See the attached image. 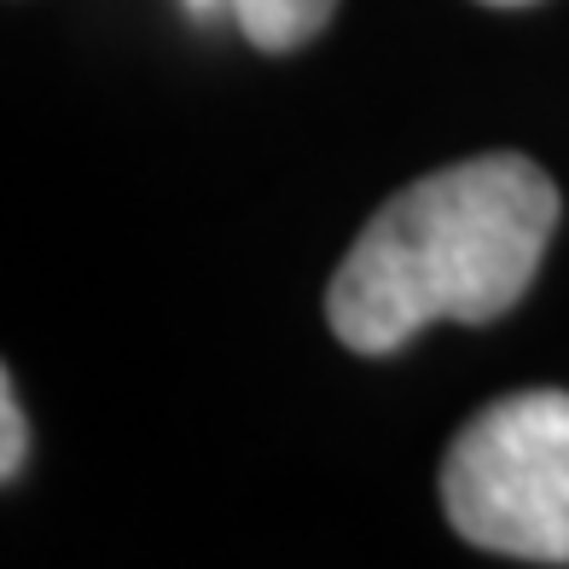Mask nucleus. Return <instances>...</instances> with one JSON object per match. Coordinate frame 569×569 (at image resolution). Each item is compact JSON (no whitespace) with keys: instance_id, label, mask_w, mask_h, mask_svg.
Wrapping results in <instances>:
<instances>
[{"instance_id":"7ed1b4c3","label":"nucleus","mask_w":569,"mask_h":569,"mask_svg":"<svg viewBox=\"0 0 569 569\" xmlns=\"http://www.w3.org/2000/svg\"><path fill=\"white\" fill-rule=\"evenodd\" d=\"M227 12L239 18L250 47H262V53H297V47H308L331 23L338 0H227Z\"/></svg>"},{"instance_id":"f03ea898","label":"nucleus","mask_w":569,"mask_h":569,"mask_svg":"<svg viewBox=\"0 0 569 569\" xmlns=\"http://www.w3.org/2000/svg\"><path fill=\"white\" fill-rule=\"evenodd\" d=\"M442 511L482 552L569 563V396L488 401L442 453Z\"/></svg>"},{"instance_id":"20e7f679","label":"nucleus","mask_w":569,"mask_h":569,"mask_svg":"<svg viewBox=\"0 0 569 569\" xmlns=\"http://www.w3.org/2000/svg\"><path fill=\"white\" fill-rule=\"evenodd\" d=\"M23 465H30V425H23V401L12 372H0V477L18 482Z\"/></svg>"},{"instance_id":"f257e3e1","label":"nucleus","mask_w":569,"mask_h":569,"mask_svg":"<svg viewBox=\"0 0 569 569\" xmlns=\"http://www.w3.org/2000/svg\"><path fill=\"white\" fill-rule=\"evenodd\" d=\"M552 227V174L517 151L430 169L349 244L326 291V320L355 355H396L436 320L488 326L523 302Z\"/></svg>"},{"instance_id":"423d86ee","label":"nucleus","mask_w":569,"mask_h":569,"mask_svg":"<svg viewBox=\"0 0 569 569\" xmlns=\"http://www.w3.org/2000/svg\"><path fill=\"white\" fill-rule=\"evenodd\" d=\"M488 7H529V0H488Z\"/></svg>"},{"instance_id":"39448f33","label":"nucleus","mask_w":569,"mask_h":569,"mask_svg":"<svg viewBox=\"0 0 569 569\" xmlns=\"http://www.w3.org/2000/svg\"><path fill=\"white\" fill-rule=\"evenodd\" d=\"M180 12H187V18H216V12H227V0H180Z\"/></svg>"}]
</instances>
